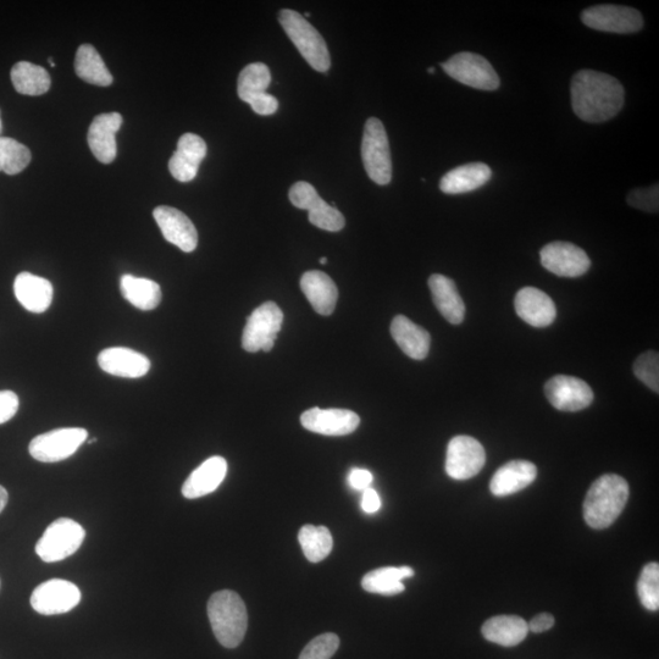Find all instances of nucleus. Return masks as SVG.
I'll return each instance as SVG.
<instances>
[{"instance_id": "1", "label": "nucleus", "mask_w": 659, "mask_h": 659, "mask_svg": "<svg viewBox=\"0 0 659 659\" xmlns=\"http://www.w3.org/2000/svg\"><path fill=\"white\" fill-rule=\"evenodd\" d=\"M572 105L575 115L586 123H606L624 105V88L614 77L594 70H581L572 80Z\"/></svg>"}, {"instance_id": "2", "label": "nucleus", "mask_w": 659, "mask_h": 659, "mask_svg": "<svg viewBox=\"0 0 659 659\" xmlns=\"http://www.w3.org/2000/svg\"><path fill=\"white\" fill-rule=\"evenodd\" d=\"M629 485L622 476L602 475L591 485L584 501V519L592 529L609 528L627 506Z\"/></svg>"}, {"instance_id": "3", "label": "nucleus", "mask_w": 659, "mask_h": 659, "mask_svg": "<svg viewBox=\"0 0 659 659\" xmlns=\"http://www.w3.org/2000/svg\"><path fill=\"white\" fill-rule=\"evenodd\" d=\"M208 617L215 638L226 649L241 645L248 628V613L240 595L230 590L215 592L208 601Z\"/></svg>"}, {"instance_id": "4", "label": "nucleus", "mask_w": 659, "mask_h": 659, "mask_svg": "<svg viewBox=\"0 0 659 659\" xmlns=\"http://www.w3.org/2000/svg\"><path fill=\"white\" fill-rule=\"evenodd\" d=\"M279 21L286 35L295 44L298 52L314 70L326 73L331 66L328 46L323 36L314 29L303 15L295 10L280 11Z\"/></svg>"}, {"instance_id": "5", "label": "nucleus", "mask_w": 659, "mask_h": 659, "mask_svg": "<svg viewBox=\"0 0 659 659\" xmlns=\"http://www.w3.org/2000/svg\"><path fill=\"white\" fill-rule=\"evenodd\" d=\"M83 526L70 518H59L48 526L36 545L37 556L46 563H57L73 556L85 541Z\"/></svg>"}, {"instance_id": "6", "label": "nucleus", "mask_w": 659, "mask_h": 659, "mask_svg": "<svg viewBox=\"0 0 659 659\" xmlns=\"http://www.w3.org/2000/svg\"><path fill=\"white\" fill-rule=\"evenodd\" d=\"M362 159L365 171L375 184L385 186L392 180V160L389 137L384 124L371 118L364 127Z\"/></svg>"}, {"instance_id": "7", "label": "nucleus", "mask_w": 659, "mask_h": 659, "mask_svg": "<svg viewBox=\"0 0 659 659\" xmlns=\"http://www.w3.org/2000/svg\"><path fill=\"white\" fill-rule=\"evenodd\" d=\"M284 323V313L274 302H267L258 307L247 318L242 335V347L247 352H270Z\"/></svg>"}, {"instance_id": "8", "label": "nucleus", "mask_w": 659, "mask_h": 659, "mask_svg": "<svg viewBox=\"0 0 659 659\" xmlns=\"http://www.w3.org/2000/svg\"><path fill=\"white\" fill-rule=\"evenodd\" d=\"M442 69L452 79L476 90L496 91L501 85L496 70L479 54L463 52L453 55L442 64Z\"/></svg>"}, {"instance_id": "9", "label": "nucleus", "mask_w": 659, "mask_h": 659, "mask_svg": "<svg viewBox=\"0 0 659 659\" xmlns=\"http://www.w3.org/2000/svg\"><path fill=\"white\" fill-rule=\"evenodd\" d=\"M87 430L64 428L38 435L29 446L32 458L42 463H58L70 458L87 440Z\"/></svg>"}, {"instance_id": "10", "label": "nucleus", "mask_w": 659, "mask_h": 659, "mask_svg": "<svg viewBox=\"0 0 659 659\" xmlns=\"http://www.w3.org/2000/svg\"><path fill=\"white\" fill-rule=\"evenodd\" d=\"M290 201L298 209L308 210L310 224L321 230L337 232L346 225L340 210L331 207L308 182L299 181L291 187Z\"/></svg>"}, {"instance_id": "11", "label": "nucleus", "mask_w": 659, "mask_h": 659, "mask_svg": "<svg viewBox=\"0 0 659 659\" xmlns=\"http://www.w3.org/2000/svg\"><path fill=\"white\" fill-rule=\"evenodd\" d=\"M81 591L68 580L52 579L38 585L31 595V606L42 616H58L79 606Z\"/></svg>"}, {"instance_id": "12", "label": "nucleus", "mask_w": 659, "mask_h": 659, "mask_svg": "<svg viewBox=\"0 0 659 659\" xmlns=\"http://www.w3.org/2000/svg\"><path fill=\"white\" fill-rule=\"evenodd\" d=\"M486 453L474 437L456 436L448 443L446 473L454 480L474 478L484 468Z\"/></svg>"}, {"instance_id": "13", "label": "nucleus", "mask_w": 659, "mask_h": 659, "mask_svg": "<svg viewBox=\"0 0 659 659\" xmlns=\"http://www.w3.org/2000/svg\"><path fill=\"white\" fill-rule=\"evenodd\" d=\"M581 21L590 29L620 35L639 32L644 27L639 10L620 5H595L583 11Z\"/></svg>"}, {"instance_id": "14", "label": "nucleus", "mask_w": 659, "mask_h": 659, "mask_svg": "<svg viewBox=\"0 0 659 659\" xmlns=\"http://www.w3.org/2000/svg\"><path fill=\"white\" fill-rule=\"evenodd\" d=\"M541 264L561 278H579L589 271L591 260L584 249L569 242H552L541 249Z\"/></svg>"}, {"instance_id": "15", "label": "nucleus", "mask_w": 659, "mask_h": 659, "mask_svg": "<svg viewBox=\"0 0 659 659\" xmlns=\"http://www.w3.org/2000/svg\"><path fill=\"white\" fill-rule=\"evenodd\" d=\"M545 395L562 412H579L594 401V392L585 381L574 376L557 375L547 381Z\"/></svg>"}, {"instance_id": "16", "label": "nucleus", "mask_w": 659, "mask_h": 659, "mask_svg": "<svg viewBox=\"0 0 659 659\" xmlns=\"http://www.w3.org/2000/svg\"><path fill=\"white\" fill-rule=\"evenodd\" d=\"M304 429L325 436H346L354 433L361 424L357 413L348 409L312 408L301 417Z\"/></svg>"}, {"instance_id": "17", "label": "nucleus", "mask_w": 659, "mask_h": 659, "mask_svg": "<svg viewBox=\"0 0 659 659\" xmlns=\"http://www.w3.org/2000/svg\"><path fill=\"white\" fill-rule=\"evenodd\" d=\"M153 217L166 241L186 253L195 251L198 232L187 215L175 208L162 206L154 209Z\"/></svg>"}, {"instance_id": "18", "label": "nucleus", "mask_w": 659, "mask_h": 659, "mask_svg": "<svg viewBox=\"0 0 659 659\" xmlns=\"http://www.w3.org/2000/svg\"><path fill=\"white\" fill-rule=\"evenodd\" d=\"M98 364L105 373L126 379L143 378L152 365L145 354L126 347H110L102 351Z\"/></svg>"}, {"instance_id": "19", "label": "nucleus", "mask_w": 659, "mask_h": 659, "mask_svg": "<svg viewBox=\"0 0 659 659\" xmlns=\"http://www.w3.org/2000/svg\"><path fill=\"white\" fill-rule=\"evenodd\" d=\"M515 312L534 328H546L556 319L557 309L550 296L535 287H524L515 296Z\"/></svg>"}, {"instance_id": "20", "label": "nucleus", "mask_w": 659, "mask_h": 659, "mask_svg": "<svg viewBox=\"0 0 659 659\" xmlns=\"http://www.w3.org/2000/svg\"><path fill=\"white\" fill-rule=\"evenodd\" d=\"M207 145L202 137L185 134L180 137L177 149L169 160L171 175L180 182H190L198 174L202 160L206 158Z\"/></svg>"}, {"instance_id": "21", "label": "nucleus", "mask_w": 659, "mask_h": 659, "mask_svg": "<svg viewBox=\"0 0 659 659\" xmlns=\"http://www.w3.org/2000/svg\"><path fill=\"white\" fill-rule=\"evenodd\" d=\"M123 125V116L119 113L98 115L88 130V146L99 162L113 163L116 158V132Z\"/></svg>"}, {"instance_id": "22", "label": "nucleus", "mask_w": 659, "mask_h": 659, "mask_svg": "<svg viewBox=\"0 0 659 659\" xmlns=\"http://www.w3.org/2000/svg\"><path fill=\"white\" fill-rule=\"evenodd\" d=\"M226 474V459L220 456L210 457L188 476L182 486V495L187 500H196V498L212 494L223 484Z\"/></svg>"}, {"instance_id": "23", "label": "nucleus", "mask_w": 659, "mask_h": 659, "mask_svg": "<svg viewBox=\"0 0 659 659\" xmlns=\"http://www.w3.org/2000/svg\"><path fill=\"white\" fill-rule=\"evenodd\" d=\"M14 293L21 306L31 313L41 314L51 307L54 289L47 279L31 273L16 276Z\"/></svg>"}, {"instance_id": "24", "label": "nucleus", "mask_w": 659, "mask_h": 659, "mask_svg": "<svg viewBox=\"0 0 659 659\" xmlns=\"http://www.w3.org/2000/svg\"><path fill=\"white\" fill-rule=\"evenodd\" d=\"M299 285L315 312L324 317L334 313L339 290L329 275L318 270L307 271Z\"/></svg>"}, {"instance_id": "25", "label": "nucleus", "mask_w": 659, "mask_h": 659, "mask_svg": "<svg viewBox=\"0 0 659 659\" xmlns=\"http://www.w3.org/2000/svg\"><path fill=\"white\" fill-rule=\"evenodd\" d=\"M537 476L534 463L512 461L497 470L490 483L492 495L505 497L517 494L533 484Z\"/></svg>"}, {"instance_id": "26", "label": "nucleus", "mask_w": 659, "mask_h": 659, "mask_svg": "<svg viewBox=\"0 0 659 659\" xmlns=\"http://www.w3.org/2000/svg\"><path fill=\"white\" fill-rule=\"evenodd\" d=\"M391 335L398 347L415 361H423L430 351L431 337L428 331L404 315H397L392 320Z\"/></svg>"}, {"instance_id": "27", "label": "nucleus", "mask_w": 659, "mask_h": 659, "mask_svg": "<svg viewBox=\"0 0 659 659\" xmlns=\"http://www.w3.org/2000/svg\"><path fill=\"white\" fill-rule=\"evenodd\" d=\"M492 170L484 163H470L448 171L440 181V190L446 195H462L483 187L491 180Z\"/></svg>"}, {"instance_id": "28", "label": "nucleus", "mask_w": 659, "mask_h": 659, "mask_svg": "<svg viewBox=\"0 0 659 659\" xmlns=\"http://www.w3.org/2000/svg\"><path fill=\"white\" fill-rule=\"evenodd\" d=\"M429 287L435 306L442 317L453 325L462 324L465 317V304L454 281L447 276L434 274L430 276Z\"/></svg>"}, {"instance_id": "29", "label": "nucleus", "mask_w": 659, "mask_h": 659, "mask_svg": "<svg viewBox=\"0 0 659 659\" xmlns=\"http://www.w3.org/2000/svg\"><path fill=\"white\" fill-rule=\"evenodd\" d=\"M484 638L494 644L513 647L526 639L528 623L518 616H497L486 620L481 629Z\"/></svg>"}, {"instance_id": "30", "label": "nucleus", "mask_w": 659, "mask_h": 659, "mask_svg": "<svg viewBox=\"0 0 659 659\" xmlns=\"http://www.w3.org/2000/svg\"><path fill=\"white\" fill-rule=\"evenodd\" d=\"M412 577H414V570L411 567L380 568L365 574L362 586L370 594L393 596L401 594L406 589L402 580Z\"/></svg>"}, {"instance_id": "31", "label": "nucleus", "mask_w": 659, "mask_h": 659, "mask_svg": "<svg viewBox=\"0 0 659 659\" xmlns=\"http://www.w3.org/2000/svg\"><path fill=\"white\" fill-rule=\"evenodd\" d=\"M120 289L126 301L137 309L153 310L162 302V289L153 280L124 275L120 280Z\"/></svg>"}, {"instance_id": "32", "label": "nucleus", "mask_w": 659, "mask_h": 659, "mask_svg": "<svg viewBox=\"0 0 659 659\" xmlns=\"http://www.w3.org/2000/svg\"><path fill=\"white\" fill-rule=\"evenodd\" d=\"M77 76L91 85L107 87L112 85L113 76L105 66L101 55L91 44H82L75 58Z\"/></svg>"}, {"instance_id": "33", "label": "nucleus", "mask_w": 659, "mask_h": 659, "mask_svg": "<svg viewBox=\"0 0 659 659\" xmlns=\"http://www.w3.org/2000/svg\"><path fill=\"white\" fill-rule=\"evenodd\" d=\"M10 75L15 90L25 96H42L52 85L48 71L29 62L15 64Z\"/></svg>"}, {"instance_id": "34", "label": "nucleus", "mask_w": 659, "mask_h": 659, "mask_svg": "<svg viewBox=\"0 0 659 659\" xmlns=\"http://www.w3.org/2000/svg\"><path fill=\"white\" fill-rule=\"evenodd\" d=\"M299 544L309 562L324 561L332 551L334 541L330 530L325 526L304 525L298 534Z\"/></svg>"}, {"instance_id": "35", "label": "nucleus", "mask_w": 659, "mask_h": 659, "mask_svg": "<svg viewBox=\"0 0 659 659\" xmlns=\"http://www.w3.org/2000/svg\"><path fill=\"white\" fill-rule=\"evenodd\" d=\"M270 83L271 73L267 65L263 63L249 64L238 76V97L249 104L253 99L267 93Z\"/></svg>"}, {"instance_id": "36", "label": "nucleus", "mask_w": 659, "mask_h": 659, "mask_svg": "<svg viewBox=\"0 0 659 659\" xmlns=\"http://www.w3.org/2000/svg\"><path fill=\"white\" fill-rule=\"evenodd\" d=\"M31 151L20 142L9 137H0V171L8 175H18L29 166Z\"/></svg>"}, {"instance_id": "37", "label": "nucleus", "mask_w": 659, "mask_h": 659, "mask_svg": "<svg viewBox=\"0 0 659 659\" xmlns=\"http://www.w3.org/2000/svg\"><path fill=\"white\" fill-rule=\"evenodd\" d=\"M638 594L641 605L649 611L657 612L659 609V566L658 563H649L642 569L638 581Z\"/></svg>"}, {"instance_id": "38", "label": "nucleus", "mask_w": 659, "mask_h": 659, "mask_svg": "<svg viewBox=\"0 0 659 659\" xmlns=\"http://www.w3.org/2000/svg\"><path fill=\"white\" fill-rule=\"evenodd\" d=\"M634 374L653 392H659V356L655 351L640 354L634 363Z\"/></svg>"}, {"instance_id": "39", "label": "nucleus", "mask_w": 659, "mask_h": 659, "mask_svg": "<svg viewBox=\"0 0 659 659\" xmlns=\"http://www.w3.org/2000/svg\"><path fill=\"white\" fill-rule=\"evenodd\" d=\"M340 647V638L334 633L317 636L304 647L298 659H331Z\"/></svg>"}, {"instance_id": "40", "label": "nucleus", "mask_w": 659, "mask_h": 659, "mask_svg": "<svg viewBox=\"0 0 659 659\" xmlns=\"http://www.w3.org/2000/svg\"><path fill=\"white\" fill-rule=\"evenodd\" d=\"M627 201L630 207L640 209L642 212L658 213V184L649 188H636V190L629 193Z\"/></svg>"}, {"instance_id": "41", "label": "nucleus", "mask_w": 659, "mask_h": 659, "mask_svg": "<svg viewBox=\"0 0 659 659\" xmlns=\"http://www.w3.org/2000/svg\"><path fill=\"white\" fill-rule=\"evenodd\" d=\"M19 397L13 391H0V424L9 422L19 409Z\"/></svg>"}, {"instance_id": "42", "label": "nucleus", "mask_w": 659, "mask_h": 659, "mask_svg": "<svg viewBox=\"0 0 659 659\" xmlns=\"http://www.w3.org/2000/svg\"><path fill=\"white\" fill-rule=\"evenodd\" d=\"M249 105H251L254 113L263 116L273 115L279 109L278 99L268 93H263L262 96L253 99Z\"/></svg>"}, {"instance_id": "43", "label": "nucleus", "mask_w": 659, "mask_h": 659, "mask_svg": "<svg viewBox=\"0 0 659 659\" xmlns=\"http://www.w3.org/2000/svg\"><path fill=\"white\" fill-rule=\"evenodd\" d=\"M373 479V474L369 470L356 468L352 469L350 476H348V483H350L352 489L364 491L373 483Z\"/></svg>"}, {"instance_id": "44", "label": "nucleus", "mask_w": 659, "mask_h": 659, "mask_svg": "<svg viewBox=\"0 0 659 659\" xmlns=\"http://www.w3.org/2000/svg\"><path fill=\"white\" fill-rule=\"evenodd\" d=\"M553 625H555V618H553L550 613H541L539 616L531 619L528 627L529 631H533L535 634H541L550 630Z\"/></svg>"}, {"instance_id": "45", "label": "nucleus", "mask_w": 659, "mask_h": 659, "mask_svg": "<svg viewBox=\"0 0 659 659\" xmlns=\"http://www.w3.org/2000/svg\"><path fill=\"white\" fill-rule=\"evenodd\" d=\"M381 508V500L378 492L371 487L363 492L362 509L365 513L374 514Z\"/></svg>"}, {"instance_id": "46", "label": "nucleus", "mask_w": 659, "mask_h": 659, "mask_svg": "<svg viewBox=\"0 0 659 659\" xmlns=\"http://www.w3.org/2000/svg\"><path fill=\"white\" fill-rule=\"evenodd\" d=\"M9 501L8 491L5 490V487L0 485V513H2L7 507Z\"/></svg>"}, {"instance_id": "47", "label": "nucleus", "mask_w": 659, "mask_h": 659, "mask_svg": "<svg viewBox=\"0 0 659 659\" xmlns=\"http://www.w3.org/2000/svg\"><path fill=\"white\" fill-rule=\"evenodd\" d=\"M326 263H328V259H326L325 257L320 259L321 265H325Z\"/></svg>"}, {"instance_id": "48", "label": "nucleus", "mask_w": 659, "mask_h": 659, "mask_svg": "<svg viewBox=\"0 0 659 659\" xmlns=\"http://www.w3.org/2000/svg\"><path fill=\"white\" fill-rule=\"evenodd\" d=\"M49 64H51L52 68H54L55 63H54V60L52 58H49Z\"/></svg>"}, {"instance_id": "49", "label": "nucleus", "mask_w": 659, "mask_h": 659, "mask_svg": "<svg viewBox=\"0 0 659 659\" xmlns=\"http://www.w3.org/2000/svg\"><path fill=\"white\" fill-rule=\"evenodd\" d=\"M3 131V124H2V119H0V134H2Z\"/></svg>"}, {"instance_id": "50", "label": "nucleus", "mask_w": 659, "mask_h": 659, "mask_svg": "<svg viewBox=\"0 0 659 659\" xmlns=\"http://www.w3.org/2000/svg\"><path fill=\"white\" fill-rule=\"evenodd\" d=\"M428 71H429L430 74H434L435 73V68H430Z\"/></svg>"}, {"instance_id": "51", "label": "nucleus", "mask_w": 659, "mask_h": 659, "mask_svg": "<svg viewBox=\"0 0 659 659\" xmlns=\"http://www.w3.org/2000/svg\"><path fill=\"white\" fill-rule=\"evenodd\" d=\"M304 16H306V18H309L310 14L306 13V14H304Z\"/></svg>"}]
</instances>
